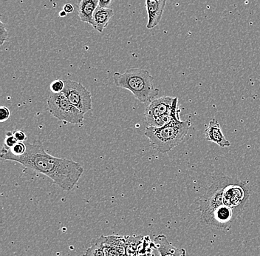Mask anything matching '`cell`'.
<instances>
[{
  "label": "cell",
  "instance_id": "obj_1",
  "mask_svg": "<svg viewBox=\"0 0 260 256\" xmlns=\"http://www.w3.org/2000/svg\"><path fill=\"white\" fill-rule=\"evenodd\" d=\"M27 151L21 156H14L8 152L1 153L3 160L16 161L27 168L34 169L51 179L65 191H71L77 184L84 173L79 163L57 158L46 152L40 140L27 143Z\"/></svg>",
  "mask_w": 260,
  "mask_h": 256
},
{
  "label": "cell",
  "instance_id": "obj_2",
  "mask_svg": "<svg viewBox=\"0 0 260 256\" xmlns=\"http://www.w3.org/2000/svg\"><path fill=\"white\" fill-rule=\"evenodd\" d=\"M213 183L200 198L199 210L201 219L209 226L229 231L234 221L239 218L237 214L223 205V191L230 177L222 174H213Z\"/></svg>",
  "mask_w": 260,
  "mask_h": 256
},
{
  "label": "cell",
  "instance_id": "obj_3",
  "mask_svg": "<svg viewBox=\"0 0 260 256\" xmlns=\"http://www.w3.org/2000/svg\"><path fill=\"white\" fill-rule=\"evenodd\" d=\"M113 80L117 87L128 90L142 103L151 102L159 94V89L154 87L152 75L142 68H131L123 73H115Z\"/></svg>",
  "mask_w": 260,
  "mask_h": 256
},
{
  "label": "cell",
  "instance_id": "obj_4",
  "mask_svg": "<svg viewBox=\"0 0 260 256\" xmlns=\"http://www.w3.org/2000/svg\"><path fill=\"white\" fill-rule=\"evenodd\" d=\"M190 126L189 120L182 121L178 119L160 128L147 127L144 133L154 150L159 153H166L170 152L183 141Z\"/></svg>",
  "mask_w": 260,
  "mask_h": 256
},
{
  "label": "cell",
  "instance_id": "obj_5",
  "mask_svg": "<svg viewBox=\"0 0 260 256\" xmlns=\"http://www.w3.org/2000/svg\"><path fill=\"white\" fill-rule=\"evenodd\" d=\"M48 110L57 120L71 124L81 123L85 114L73 105L63 93H51L48 99Z\"/></svg>",
  "mask_w": 260,
  "mask_h": 256
},
{
  "label": "cell",
  "instance_id": "obj_6",
  "mask_svg": "<svg viewBox=\"0 0 260 256\" xmlns=\"http://www.w3.org/2000/svg\"><path fill=\"white\" fill-rule=\"evenodd\" d=\"M250 195L251 193L246 184L230 178L224 189V206L233 210L237 216L240 217L249 200Z\"/></svg>",
  "mask_w": 260,
  "mask_h": 256
},
{
  "label": "cell",
  "instance_id": "obj_7",
  "mask_svg": "<svg viewBox=\"0 0 260 256\" xmlns=\"http://www.w3.org/2000/svg\"><path fill=\"white\" fill-rule=\"evenodd\" d=\"M64 82L62 93L70 102L84 113L92 110V96L87 88L78 81L65 80Z\"/></svg>",
  "mask_w": 260,
  "mask_h": 256
},
{
  "label": "cell",
  "instance_id": "obj_8",
  "mask_svg": "<svg viewBox=\"0 0 260 256\" xmlns=\"http://www.w3.org/2000/svg\"><path fill=\"white\" fill-rule=\"evenodd\" d=\"M174 99L170 96H162L151 101L146 108V120H152L170 112L173 107Z\"/></svg>",
  "mask_w": 260,
  "mask_h": 256
},
{
  "label": "cell",
  "instance_id": "obj_9",
  "mask_svg": "<svg viewBox=\"0 0 260 256\" xmlns=\"http://www.w3.org/2000/svg\"><path fill=\"white\" fill-rule=\"evenodd\" d=\"M167 1V0H146L148 16L146 27L148 29H154L160 23Z\"/></svg>",
  "mask_w": 260,
  "mask_h": 256
},
{
  "label": "cell",
  "instance_id": "obj_10",
  "mask_svg": "<svg viewBox=\"0 0 260 256\" xmlns=\"http://www.w3.org/2000/svg\"><path fill=\"white\" fill-rule=\"evenodd\" d=\"M104 247L106 256H127L124 236L117 235L105 236Z\"/></svg>",
  "mask_w": 260,
  "mask_h": 256
},
{
  "label": "cell",
  "instance_id": "obj_11",
  "mask_svg": "<svg viewBox=\"0 0 260 256\" xmlns=\"http://www.w3.org/2000/svg\"><path fill=\"white\" fill-rule=\"evenodd\" d=\"M205 136L207 141L215 143L221 148L231 146L230 141L225 138L218 120L216 119H213L209 122V126L205 131Z\"/></svg>",
  "mask_w": 260,
  "mask_h": 256
},
{
  "label": "cell",
  "instance_id": "obj_12",
  "mask_svg": "<svg viewBox=\"0 0 260 256\" xmlns=\"http://www.w3.org/2000/svg\"><path fill=\"white\" fill-rule=\"evenodd\" d=\"M156 249L160 256H186V249L177 248L169 241L165 235H158L154 239Z\"/></svg>",
  "mask_w": 260,
  "mask_h": 256
},
{
  "label": "cell",
  "instance_id": "obj_13",
  "mask_svg": "<svg viewBox=\"0 0 260 256\" xmlns=\"http://www.w3.org/2000/svg\"><path fill=\"white\" fill-rule=\"evenodd\" d=\"M113 16L114 11L112 8H102L99 6L92 16L90 25H92L97 32L102 33L108 25L110 19Z\"/></svg>",
  "mask_w": 260,
  "mask_h": 256
},
{
  "label": "cell",
  "instance_id": "obj_14",
  "mask_svg": "<svg viewBox=\"0 0 260 256\" xmlns=\"http://www.w3.org/2000/svg\"><path fill=\"white\" fill-rule=\"evenodd\" d=\"M180 110L178 108V99L175 97L174 99L173 107H172V110L170 112L164 114L161 117L147 120L146 123L149 125V126L154 127V128H160V127L165 126V125L170 124L172 121L180 119Z\"/></svg>",
  "mask_w": 260,
  "mask_h": 256
},
{
  "label": "cell",
  "instance_id": "obj_15",
  "mask_svg": "<svg viewBox=\"0 0 260 256\" xmlns=\"http://www.w3.org/2000/svg\"><path fill=\"white\" fill-rule=\"evenodd\" d=\"M99 5V0H79L78 14L81 22L90 24L92 16Z\"/></svg>",
  "mask_w": 260,
  "mask_h": 256
},
{
  "label": "cell",
  "instance_id": "obj_16",
  "mask_svg": "<svg viewBox=\"0 0 260 256\" xmlns=\"http://www.w3.org/2000/svg\"><path fill=\"white\" fill-rule=\"evenodd\" d=\"M104 241H105V236L92 239L90 242V246L83 256H106Z\"/></svg>",
  "mask_w": 260,
  "mask_h": 256
},
{
  "label": "cell",
  "instance_id": "obj_17",
  "mask_svg": "<svg viewBox=\"0 0 260 256\" xmlns=\"http://www.w3.org/2000/svg\"><path fill=\"white\" fill-rule=\"evenodd\" d=\"M126 241V251L127 256H137L138 246L142 240V236H124Z\"/></svg>",
  "mask_w": 260,
  "mask_h": 256
},
{
  "label": "cell",
  "instance_id": "obj_18",
  "mask_svg": "<svg viewBox=\"0 0 260 256\" xmlns=\"http://www.w3.org/2000/svg\"><path fill=\"white\" fill-rule=\"evenodd\" d=\"M26 151H27L26 144H24V143H19V141H18L11 149L8 150V151H3V150H2L1 153L8 152L14 156H21L25 153Z\"/></svg>",
  "mask_w": 260,
  "mask_h": 256
},
{
  "label": "cell",
  "instance_id": "obj_19",
  "mask_svg": "<svg viewBox=\"0 0 260 256\" xmlns=\"http://www.w3.org/2000/svg\"><path fill=\"white\" fill-rule=\"evenodd\" d=\"M18 143L17 139L14 136V132L8 131L6 133V138H5L4 145H3V151H8L14 146Z\"/></svg>",
  "mask_w": 260,
  "mask_h": 256
},
{
  "label": "cell",
  "instance_id": "obj_20",
  "mask_svg": "<svg viewBox=\"0 0 260 256\" xmlns=\"http://www.w3.org/2000/svg\"><path fill=\"white\" fill-rule=\"evenodd\" d=\"M65 86V82L64 80L61 79H56L52 81L50 84V91L53 94H59V93H62L64 91Z\"/></svg>",
  "mask_w": 260,
  "mask_h": 256
},
{
  "label": "cell",
  "instance_id": "obj_21",
  "mask_svg": "<svg viewBox=\"0 0 260 256\" xmlns=\"http://www.w3.org/2000/svg\"><path fill=\"white\" fill-rule=\"evenodd\" d=\"M8 33L6 24L0 20V45H3L8 40Z\"/></svg>",
  "mask_w": 260,
  "mask_h": 256
},
{
  "label": "cell",
  "instance_id": "obj_22",
  "mask_svg": "<svg viewBox=\"0 0 260 256\" xmlns=\"http://www.w3.org/2000/svg\"><path fill=\"white\" fill-rule=\"evenodd\" d=\"M11 117V110L7 107L1 106L0 107V122H6Z\"/></svg>",
  "mask_w": 260,
  "mask_h": 256
},
{
  "label": "cell",
  "instance_id": "obj_23",
  "mask_svg": "<svg viewBox=\"0 0 260 256\" xmlns=\"http://www.w3.org/2000/svg\"><path fill=\"white\" fill-rule=\"evenodd\" d=\"M14 135L19 143H24L27 138V134H26L25 132H24L23 130H14Z\"/></svg>",
  "mask_w": 260,
  "mask_h": 256
},
{
  "label": "cell",
  "instance_id": "obj_24",
  "mask_svg": "<svg viewBox=\"0 0 260 256\" xmlns=\"http://www.w3.org/2000/svg\"><path fill=\"white\" fill-rule=\"evenodd\" d=\"M115 0H99V6L102 8H110Z\"/></svg>",
  "mask_w": 260,
  "mask_h": 256
},
{
  "label": "cell",
  "instance_id": "obj_25",
  "mask_svg": "<svg viewBox=\"0 0 260 256\" xmlns=\"http://www.w3.org/2000/svg\"><path fill=\"white\" fill-rule=\"evenodd\" d=\"M63 11H64L67 14H71V13L73 12L74 11V7L72 4H70V3H68V4H65L64 6H63Z\"/></svg>",
  "mask_w": 260,
  "mask_h": 256
},
{
  "label": "cell",
  "instance_id": "obj_26",
  "mask_svg": "<svg viewBox=\"0 0 260 256\" xmlns=\"http://www.w3.org/2000/svg\"><path fill=\"white\" fill-rule=\"evenodd\" d=\"M67 14H68L62 10V11H60L59 14H58V16H59V17H65V16H67Z\"/></svg>",
  "mask_w": 260,
  "mask_h": 256
},
{
  "label": "cell",
  "instance_id": "obj_27",
  "mask_svg": "<svg viewBox=\"0 0 260 256\" xmlns=\"http://www.w3.org/2000/svg\"><path fill=\"white\" fill-rule=\"evenodd\" d=\"M151 256H160V254H159L158 251H157V249H156L155 250H154V253L152 254Z\"/></svg>",
  "mask_w": 260,
  "mask_h": 256
}]
</instances>
